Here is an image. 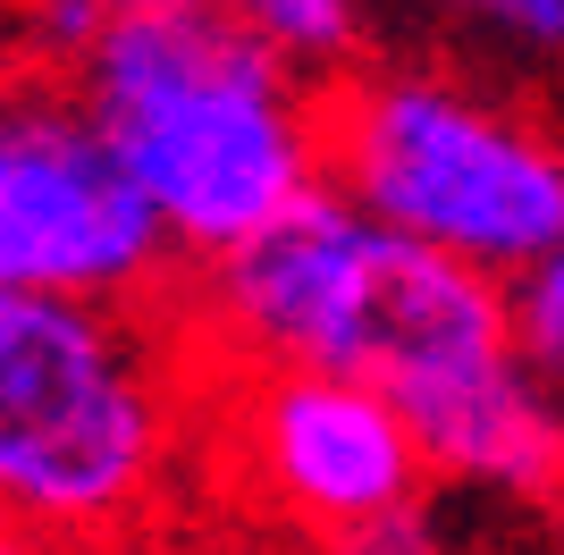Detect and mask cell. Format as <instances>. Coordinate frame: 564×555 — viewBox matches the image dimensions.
Wrapping results in <instances>:
<instances>
[{"instance_id":"obj_9","label":"cell","mask_w":564,"mask_h":555,"mask_svg":"<svg viewBox=\"0 0 564 555\" xmlns=\"http://www.w3.org/2000/svg\"><path fill=\"white\" fill-rule=\"evenodd\" d=\"M506 320H514V353L547 388H564V244H547L531 270L506 278Z\"/></svg>"},{"instance_id":"obj_6","label":"cell","mask_w":564,"mask_h":555,"mask_svg":"<svg viewBox=\"0 0 564 555\" xmlns=\"http://www.w3.org/2000/svg\"><path fill=\"white\" fill-rule=\"evenodd\" d=\"M228 438L253 497L312 547L430 488L413 413L346 370H245L228 395Z\"/></svg>"},{"instance_id":"obj_8","label":"cell","mask_w":564,"mask_h":555,"mask_svg":"<svg viewBox=\"0 0 564 555\" xmlns=\"http://www.w3.org/2000/svg\"><path fill=\"white\" fill-rule=\"evenodd\" d=\"M236 18L261 43H279L304 76H329L362 43V0H236Z\"/></svg>"},{"instance_id":"obj_2","label":"cell","mask_w":564,"mask_h":555,"mask_svg":"<svg viewBox=\"0 0 564 555\" xmlns=\"http://www.w3.org/2000/svg\"><path fill=\"white\" fill-rule=\"evenodd\" d=\"M186 320L236 370H346L397 404L514 353L506 278L371 219L337 185H312L245 253L203 261Z\"/></svg>"},{"instance_id":"obj_1","label":"cell","mask_w":564,"mask_h":555,"mask_svg":"<svg viewBox=\"0 0 564 555\" xmlns=\"http://www.w3.org/2000/svg\"><path fill=\"white\" fill-rule=\"evenodd\" d=\"M186 261H228L329 185V92L236 9H118L68 76Z\"/></svg>"},{"instance_id":"obj_3","label":"cell","mask_w":564,"mask_h":555,"mask_svg":"<svg viewBox=\"0 0 564 555\" xmlns=\"http://www.w3.org/2000/svg\"><path fill=\"white\" fill-rule=\"evenodd\" d=\"M177 404L135 312L0 295V505L43 547H101L152 505Z\"/></svg>"},{"instance_id":"obj_7","label":"cell","mask_w":564,"mask_h":555,"mask_svg":"<svg viewBox=\"0 0 564 555\" xmlns=\"http://www.w3.org/2000/svg\"><path fill=\"white\" fill-rule=\"evenodd\" d=\"M430 480L497 488V497H564V413L522 353L471 362L438 388L404 395Z\"/></svg>"},{"instance_id":"obj_11","label":"cell","mask_w":564,"mask_h":555,"mask_svg":"<svg viewBox=\"0 0 564 555\" xmlns=\"http://www.w3.org/2000/svg\"><path fill=\"white\" fill-rule=\"evenodd\" d=\"M447 9L514 51H564V0H447Z\"/></svg>"},{"instance_id":"obj_12","label":"cell","mask_w":564,"mask_h":555,"mask_svg":"<svg viewBox=\"0 0 564 555\" xmlns=\"http://www.w3.org/2000/svg\"><path fill=\"white\" fill-rule=\"evenodd\" d=\"M9 555H110V547H43V538H18V531H9Z\"/></svg>"},{"instance_id":"obj_5","label":"cell","mask_w":564,"mask_h":555,"mask_svg":"<svg viewBox=\"0 0 564 555\" xmlns=\"http://www.w3.org/2000/svg\"><path fill=\"white\" fill-rule=\"evenodd\" d=\"M177 261L186 244L118 161L94 101L76 85H18L0 118V295L143 312L169 303Z\"/></svg>"},{"instance_id":"obj_10","label":"cell","mask_w":564,"mask_h":555,"mask_svg":"<svg viewBox=\"0 0 564 555\" xmlns=\"http://www.w3.org/2000/svg\"><path fill=\"white\" fill-rule=\"evenodd\" d=\"M321 555H447V538H438L430 505L413 497V505H388V513H371V522H354V531L321 538Z\"/></svg>"},{"instance_id":"obj_4","label":"cell","mask_w":564,"mask_h":555,"mask_svg":"<svg viewBox=\"0 0 564 555\" xmlns=\"http://www.w3.org/2000/svg\"><path fill=\"white\" fill-rule=\"evenodd\" d=\"M329 185L489 278L564 244V152L430 68L329 85Z\"/></svg>"},{"instance_id":"obj_13","label":"cell","mask_w":564,"mask_h":555,"mask_svg":"<svg viewBox=\"0 0 564 555\" xmlns=\"http://www.w3.org/2000/svg\"><path fill=\"white\" fill-rule=\"evenodd\" d=\"M110 9H236V0H110Z\"/></svg>"}]
</instances>
